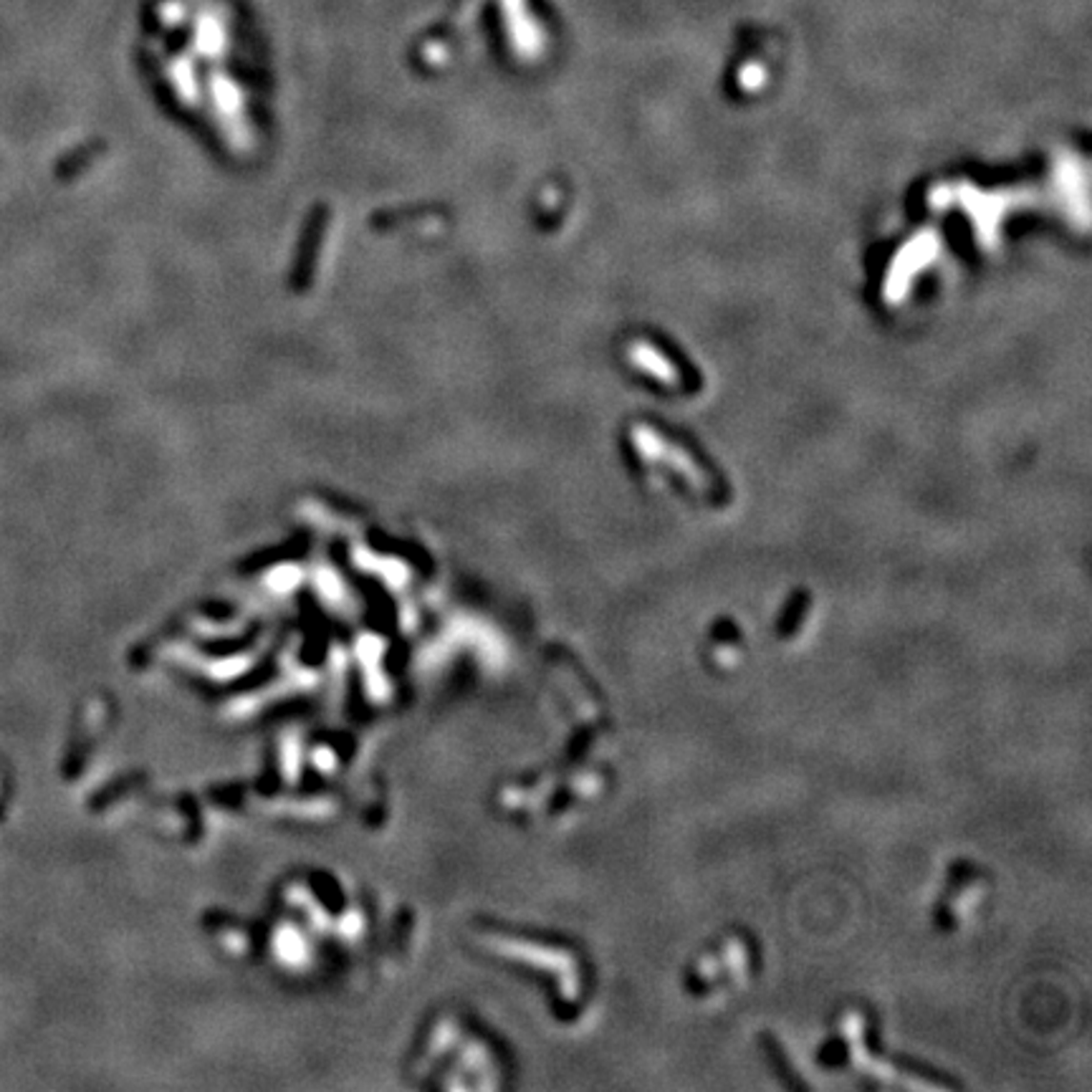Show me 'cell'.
I'll list each match as a JSON object with an SVG mask.
<instances>
[{"label":"cell","instance_id":"cell-1","mask_svg":"<svg viewBox=\"0 0 1092 1092\" xmlns=\"http://www.w3.org/2000/svg\"><path fill=\"white\" fill-rule=\"evenodd\" d=\"M686 989L693 997L713 999L741 989L756 974V948L741 934L726 936L688 966Z\"/></svg>","mask_w":1092,"mask_h":1092},{"label":"cell","instance_id":"cell-2","mask_svg":"<svg viewBox=\"0 0 1092 1092\" xmlns=\"http://www.w3.org/2000/svg\"><path fill=\"white\" fill-rule=\"evenodd\" d=\"M744 658V637L738 635L736 628H716L711 637V660L716 666H733Z\"/></svg>","mask_w":1092,"mask_h":1092}]
</instances>
